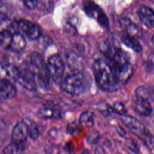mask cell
Returning a JSON list of instances; mask_svg holds the SVG:
<instances>
[{
  "instance_id": "obj_1",
  "label": "cell",
  "mask_w": 154,
  "mask_h": 154,
  "mask_svg": "<svg viewBox=\"0 0 154 154\" xmlns=\"http://www.w3.org/2000/svg\"><path fill=\"white\" fill-rule=\"evenodd\" d=\"M101 49L119 82H126L131 78L133 69L127 54L120 48L109 44L104 43Z\"/></svg>"
},
{
  "instance_id": "obj_2",
  "label": "cell",
  "mask_w": 154,
  "mask_h": 154,
  "mask_svg": "<svg viewBox=\"0 0 154 154\" xmlns=\"http://www.w3.org/2000/svg\"><path fill=\"white\" fill-rule=\"evenodd\" d=\"M93 73L96 83L102 90L112 93L119 89L120 83L106 60L101 58L95 60Z\"/></svg>"
},
{
  "instance_id": "obj_3",
  "label": "cell",
  "mask_w": 154,
  "mask_h": 154,
  "mask_svg": "<svg viewBox=\"0 0 154 154\" xmlns=\"http://www.w3.org/2000/svg\"><path fill=\"white\" fill-rule=\"evenodd\" d=\"M24 69L35 79L37 84L42 87L49 85V76L46 63L42 55L37 52L29 54L24 61Z\"/></svg>"
},
{
  "instance_id": "obj_4",
  "label": "cell",
  "mask_w": 154,
  "mask_h": 154,
  "mask_svg": "<svg viewBox=\"0 0 154 154\" xmlns=\"http://www.w3.org/2000/svg\"><path fill=\"white\" fill-rule=\"evenodd\" d=\"M60 83V88L63 91L73 96L81 94L87 87L86 78L79 72L67 75Z\"/></svg>"
},
{
  "instance_id": "obj_5",
  "label": "cell",
  "mask_w": 154,
  "mask_h": 154,
  "mask_svg": "<svg viewBox=\"0 0 154 154\" xmlns=\"http://www.w3.org/2000/svg\"><path fill=\"white\" fill-rule=\"evenodd\" d=\"M46 69L50 79L57 82H60L63 78L65 65L58 54L51 55L46 63Z\"/></svg>"
},
{
  "instance_id": "obj_6",
  "label": "cell",
  "mask_w": 154,
  "mask_h": 154,
  "mask_svg": "<svg viewBox=\"0 0 154 154\" xmlns=\"http://www.w3.org/2000/svg\"><path fill=\"white\" fill-rule=\"evenodd\" d=\"M16 23L19 31L29 40H36L41 37L42 31L36 23L25 19H19Z\"/></svg>"
},
{
  "instance_id": "obj_7",
  "label": "cell",
  "mask_w": 154,
  "mask_h": 154,
  "mask_svg": "<svg viewBox=\"0 0 154 154\" xmlns=\"http://www.w3.org/2000/svg\"><path fill=\"white\" fill-rule=\"evenodd\" d=\"M122 123L140 140L148 132L144 125L135 117L129 115H123L121 118Z\"/></svg>"
},
{
  "instance_id": "obj_8",
  "label": "cell",
  "mask_w": 154,
  "mask_h": 154,
  "mask_svg": "<svg viewBox=\"0 0 154 154\" xmlns=\"http://www.w3.org/2000/svg\"><path fill=\"white\" fill-rule=\"evenodd\" d=\"M28 137V127L26 122L24 120L18 121L12 129L11 141L18 144H25Z\"/></svg>"
},
{
  "instance_id": "obj_9",
  "label": "cell",
  "mask_w": 154,
  "mask_h": 154,
  "mask_svg": "<svg viewBox=\"0 0 154 154\" xmlns=\"http://www.w3.org/2000/svg\"><path fill=\"white\" fill-rule=\"evenodd\" d=\"M17 94L16 87L11 81L0 79V99H12L17 96Z\"/></svg>"
},
{
  "instance_id": "obj_10",
  "label": "cell",
  "mask_w": 154,
  "mask_h": 154,
  "mask_svg": "<svg viewBox=\"0 0 154 154\" xmlns=\"http://www.w3.org/2000/svg\"><path fill=\"white\" fill-rule=\"evenodd\" d=\"M26 46V37L19 31V30H17L14 33L11 38L7 51L14 53H20L25 49Z\"/></svg>"
},
{
  "instance_id": "obj_11",
  "label": "cell",
  "mask_w": 154,
  "mask_h": 154,
  "mask_svg": "<svg viewBox=\"0 0 154 154\" xmlns=\"http://www.w3.org/2000/svg\"><path fill=\"white\" fill-rule=\"evenodd\" d=\"M38 117L45 120H56L61 118V111L53 106H45L37 111Z\"/></svg>"
},
{
  "instance_id": "obj_12",
  "label": "cell",
  "mask_w": 154,
  "mask_h": 154,
  "mask_svg": "<svg viewBox=\"0 0 154 154\" xmlns=\"http://www.w3.org/2000/svg\"><path fill=\"white\" fill-rule=\"evenodd\" d=\"M141 22L148 28L154 29V10L147 6H142L138 11Z\"/></svg>"
},
{
  "instance_id": "obj_13",
  "label": "cell",
  "mask_w": 154,
  "mask_h": 154,
  "mask_svg": "<svg viewBox=\"0 0 154 154\" xmlns=\"http://www.w3.org/2000/svg\"><path fill=\"white\" fill-rule=\"evenodd\" d=\"M135 112L140 116H149L152 112V106L149 99L137 98L134 105Z\"/></svg>"
},
{
  "instance_id": "obj_14",
  "label": "cell",
  "mask_w": 154,
  "mask_h": 154,
  "mask_svg": "<svg viewBox=\"0 0 154 154\" xmlns=\"http://www.w3.org/2000/svg\"><path fill=\"white\" fill-rule=\"evenodd\" d=\"M18 69L10 64L0 63V79H5L10 81L14 80L18 72Z\"/></svg>"
},
{
  "instance_id": "obj_15",
  "label": "cell",
  "mask_w": 154,
  "mask_h": 154,
  "mask_svg": "<svg viewBox=\"0 0 154 154\" xmlns=\"http://www.w3.org/2000/svg\"><path fill=\"white\" fill-rule=\"evenodd\" d=\"M120 38L123 44L134 50L135 52H140L142 51V46L138 41L137 37L125 32L122 34Z\"/></svg>"
},
{
  "instance_id": "obj_16",
  "label": "cell",
  "mask_w": 154,
  "mask_h": 154,
  "mask_svg": "<svg viewBox=\"0 0 154 154\" xmlns=\"http://www.w3.org/2000/svg\"><path fill=\"white\" fill-rule=\"evenodd\" d=\"M120 26L126 33L137 37L140 32L137 26L129 18L123 17L120 21Z\"/></svg>"
},
{
  "instance_id": "obj_17",
  "label": "cell",
  "mask_w": 154,
  "mask_h": 154,
  "mask_svg": "<svg viewBox=\"0 0 154 154\" xmlns=\"http://www.w3.org/2000/svg\"><path fill=\"white\" fill-rule=\"evenodd\" d=\"M25 144H18L11 141L3 149V154H23Z\"/></svg>"
},
{
  "instance_id": "obj_18",
  "label": "cell",
  "mask_w": 154,
  "mask_h": 154,
  "mask_svg": "<svg viewBox=\"0 0 154 154\" xmlns=\"http://www.w3.org/2000/svg\"><path fill=\"white\" fill-rule=\"evenodd\" d=\"M84 9L85 13L90 17H97L102 11L100 7L92 1H87L84 4Z\"/></svg>"
},
{
  "instance_id": "obj_19",
  "label": "cell",
  "mask_w": 154,
  "mask_h": 154,
  "mask_svg": "<svg viewBox=\"0 0 154 154\" xmlns=\"http://www.w3.org/2000/svg\"><path fill=\"white\" fill-rule=\"evenodd\" d=\"M16 26V22H13L4 13H0V34Z\"/></svg>"
},
{
  "instance_id": "obj_20",
  "label": "cell",
  "mask_w": 154,
  "mask_h": 154,
  "mask_svg": "<svg viewBox=\"0 0 154 154\" xmlns=\"http://www.w3.org/2000/svg\"><path fill=\"white\" fill-rule=\"evenodd\" d=\"M94 123V114L91 111H84L79 116V123L86 127H92Z\"/></svg>"
},
{
  "instance_id": "obj_21",
  "label": "cell",
  "mask_w": 154,
  "mask_h": 154,
  "mask_svg": "<svg viewBox=\"0 0 154 154\" xmlns=\"http://www.w3.org/2000/svg\"><path fill=\"white\" fill-rule=\"evenodd\" d=\"M28 127L29 137L32 140H37L40 135V132L37 124L32 120L26 119L24 120Z\"/></svg>"
},
{
  "instance_id": "obj_22",
  "label": "cell",
  "mask_w": 154,
  "mask_h": 154,
  "mask_svg": "<svg viewBox=\"0 0 154 154\" xmlns=\"http://www.w3.org/2000/svg\"><path fill=\"white\" fill-rule=\"evenodd\" d=\"M67 61L70 67L73 69H77L79 68V65L81 64L79 61V57L75 54H70L67 56Z\"/></svg>"
},
{
  "instance_id": "obj_23",
  "label": "cell",
  "mask_w": 154,
  "mask_h": 154,
  "mask_svg": "<svg viewBox=\"0 0 154 154\" xmlns=\"http://www.w3.org/2000/svg\"><path fill=\"white\" fill-rule=\"evenodd\" d=\"M145 146L150 150L154 149V135L147 132L141 138Z\"/></svg>"
},
{
  "instance_id": "obj_24",
  "label": "cell",
  "mask_w": 154,
  "mask_h": 154,
  "mask_svg": "<svg viewBox=\"0 0 154 154\" xmlns=\"http://www.w3.org/2000/svg\"><path fill=\"white\" fill-rule=\"evenodd\" d=\"M111 106H112L113 112L117 113L121 116H123L126 113V111H127L126 108L124 105V104L121 102H119V101L115 102Z\"/></svg>"
},
{
  "instance_id": "obj_25",
  "label": "cell",
  "mask_w": 154,
  "mask_h": 154,
  "mask_svg": "<svg viewBox=\"0 0 154 154\" xmlns=\"http://www.w3.org/2000/svg\"><path fill=\"white\" fill-rule=\"evenodd\" d=\"M99 139H100L99 133L96 130L91 131L88 134L87 137V141L90 144H96L99 141Z\"/></svg>"
},
{
  "instance_id": "obj_26",
  "label": "cell",
  "mask_w": 154,
  "mask_h": 154,
  "mask_svg": "<svg viewBox=\"0 0 154 154\" xmlns=\"http://www.w3.org/2000/svg\"><path fill=\"white\" fill-rule=\"evenodd\" d=\"M135 95L137 98H143L149 99V93L147 88L144 87L140 86L136 89Z\"/></svg>"
},
{
  "instance_id": "obj_27",
  "label": "cell",
  "mask_w": 154,
  "mask_h": 154,
  "mask_svg": "<svg viewBox=\"0 0 154 154\" xmlns=\"http://www.w3.org/2000/svg\"><path fill=\"white\" fill-rule=\"evenodd\" d=\"M79 125H79L75 122H72L68 125L67 131L69 134L72 135H76L79 132Z\"/></svg>"
},
{
  "instance_id": "obj_28",
  "label": "cell",
  "mask_w": 154,
  "mask_h": 154,
  "mask_svg": "<svg viewBox=\"0 0 154 154\" xmlns=\"http://www.w3.org/2000/svg\"><path fill=\"white\" fill-rule=\"evenodd\" d=\"M98 23L103 27H107L108 26V19L105 14L101 11L96 17Z\"/></svg>"
},
{
  "instance_id": "obj_29",
  "label": "cell",
  "mask_w": 154,
  "mask_h": 154,
  "mask_svg": "<svg viewBox=\"0 0 154 154\" xmlns=\"http://www.w3.org/2000/svg\"><path fill=\"white\" fill-rule=\"evenodd\" d=\"M99 111L105 116H109L113 112L112 106L108 104L104 103L102 105H99L98 106Z\"/></svg>"
},
{
  "instance_id": "obj_30",
  "label": "cell",
  "mask_w": 154,
  "mask_h": 154,
  "mask_svg": "<svg viewBox=\"0 0 154 154\" xmlns=\"http://www.w3.org/2000/svg\"><path fill=\"white\" fill-rule=\"evenodd\" d=\"M137 144H137V143L132 139H129L128 141L127 144H126V145H127L129 149V150L135 153H137L139 152V147Z\"/></svg>"
},
{
  "instance_id": "obj_31",
  "label": "cell",
  "mask_w": 154,
  "mask_h": 154,
  "mask_svg": "<svg viewBox=\"0 0 154 154\" xmlns=\"http://www.w3.org/2000/svg\"><path fill=\"white\" fill-rule=\"evenodd\" d=\"M25 6L30 10L35 9L38 6V0H22Z\"/></svg>"
},
{
  "instance_id": "obj_32",
  "label": "cell",
  "mask_w": 154,
  "mask_h": 154,
  "mask_svg": "<svg viewBox=\"0 0 154 154\" xmlns=\"http://www.w3.org/2000/svg\"><path fill=\"white\" fill-rule=\"evenodd\" d=\"M94 154H106V153L102 146H97L95 149Z\"/></svg>"
},
{
  "instance_id": "obj_33",
  "label": "cell",
  "mask_w": 154,
  "mask_h": 154,
  "mask_svg": "<svg viewBox=\"0 0 154 154\" xmlns=\"http://www.w3.org/2000/svg\"><path fill=\"white\" fill-rule=\"evenodd\" d=\"M7 0H0V5L3 4L5 1H7Z\"/></svg>"
},
{
  "instance_id": "obj_34",
  "label": "cell",
  "mask_w": 154,
  "mask_h": 154,
  "mask_svg": "<svg viewBox=\"0 0 154 154\" xmlns=\"http://www.w3.org/2000/svg\"><path fill=\"white\" fill-rule=\"evenodd\" d=\"M152 42L154 43V34H153V37H152Z\"/></svg>"
},
{
  "instance_id": "obj_35",
  "label": "cell",
  "mask_w": 154,
  "mask_h": 154,
  "mask_svg": "<svg viewBox=\"0 0 154 154\" xmlns=\"http://www.w3.org/2000/svg\"><path fill=\"white\" fill-rule=\"evenodd\" d=\"M69 154H75V153H73V152H71V153H70Z\"/></svg>"
}]
</instances>
